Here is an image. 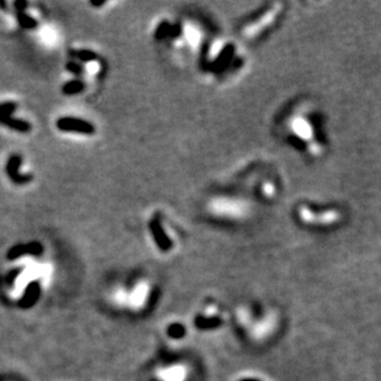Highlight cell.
Wrapping results in <instances>:
<instances>
[{
  "label": "cell",
  "mask_w": 381,
  "mask_h": 381,
  "mask_svg": "<svg viewBox=\"0 0 381 381\" xmlns=\"http://www.w3.org/2000/svg\"><path fill=\"white\" fill-rule=\"evenodd\" d=\"M149 298H151V286L144 281H138L131 290H129L127 310L132 312L142 311L149 304Z\"/></svg>",
  "instance_id": "7"
},
{
  "label": "cell",
  "mask_w": 381,
  "mask_h": 381,
  "mask_svg": "<svg viewBox=\"0 0 381 381\" xmlns=\"http://www.w3.org/2000/svg\"><path fill=\"white\" fill-rule=\"evenodd\" d=\"M0 124L1 125L8 126L9 129H12L14 131L20 132V133H28L31 131L32 126L29 121L23 119H15L12 116H6V118H0Z\"/></svg>",
  "instance_id": "13"
},
{
  "label": "cell",
  "mask_w": 381,
  "mask_h": 381,
  "mask_svg": "<svg viewBox=\"0 0 381 381\" xmlns=\"http://www.w3.org/2000/svg\"><path fill=\"white\" fill-rule=\"evenodd\" d=\"M283 15L284 4L281 3H269L263 6L262 9H258L239 21L237 30L239 39L243 42L259 41L274 30Z\"/></svg>",
  "instance_id": "5"
},
{
  "label": "cell",
  "mask_w": 381,
  "mask_h": 381,
  "mask_svg": "<svg viewBox=\"0 0 381 381\" xmlns=\"http://www.w3.org/2000/svg\"><path fill=\"white\" fill-rule=\"evenodd\" d=\"M292 219L298 226L315 231H329L342 227L347 220L346 208L338 204L300 200L292 206Z\"/></svg>",
  "instance_id": "3"
},
{
  "label": "cell",
  "mask_w": 381,
  "mask_h": 381,
  "mask_svg": "<svg viewBox=\"0 0 381 381\" xmlns=\"http://www.w3.org/2000/svg\"><path fill=\"white\" fill-rule=\"evenodd\" d=\"M149 231L152 233V237L155 239V243L160 250L163 252H168L172 250L173 242L168 237L167 232L163 228L160 215H153V217L149 222Z\"/></svg>",
  "instance_id": "10"
},
{
  "label": "cell",
  "mask_w": 381,
  "mask_h": 381,
  "mask_svg": "<svg viewBox=\"0 0 381 381\" xmlns=\"http://www.w3.org/2000/svg\"><path fill=\"white\" fill-rule=\"evenodd\" d=\"M248 57L239 41L217 37L200 52L199 67L205 80L210 83L225 84L233 78L242 76L247 68Z\"/></svg>",
  "instance_id": "2"
},
{
  "label": "cell",
  "mask_w": 381,
  "mask_h": 381,
  "mask_svg": "<svg viewBox=\"0 0 381 381\" xmlns=\"http://www.w3.org/2000/svg\"><path fill=\"white\" fill-rule=\"evenodd\" d=\"M155 376L158 381H186L188 369L184 364H171L158 368Z\"/></svg>",
  "instance_id": "11"
},
{
  "label": "cell",
  "mask_w": 381,
  "mask_h": 381,
  "mask_svg": "<svg viewBox=\"0 0 381 381\" xmlns=\"http://www.w3.org/2000/svg\"><path fill=\"white\" fill-rule=\"evenodd\" d=\"M127 298H129V290H126L124 287L115 290L111 295L113 304L118 309H127Z\"/></svg>",
  "instance_id": "16"
},
{
  "label": "cell",
  "mask_w": 381,
  "mask_h": 381,
  "mask_svg": "<svg viewBox=\"0 0 381 381\" xmlns=\"http://www.w3.org/2000/svg\"><path fill=\"white\" fill-rule=\"evenodd\" d=\"M28 6H29V3H28V1H25V0H18V1H15V3H14V8L17 9V12H25Z\"/></svg>",
  "instance_id": "20"
},
{
  "label": "cell",
  "mask_w": 381,
  "mask_h": 381,
  "mask_svg": "<svg viewBox=\"0 0 381 381\" xmlns=\"http://www.w3.org/2000/svg\"><path fill=\"white\" fill-rule=\"evenodd\" d=\"M105 4H107L105 0H102V1H94V0H91V1H90V6H94V8H100V6H105Z\"/></svg>",
  "instance_id": "21"
},
{
  "label": "cell",
  "mask_w": 381,
  "mask_h": 381,
  "mask_svg": "<svg viewBox=\"0 0 381 381\" xmlns=\"http://www.w3.org/2000/svg\"><path fill=\"white\" fill-rule=\"evenodd\" d=\"M205 208L210 216L226 222H244L253 213L250 200L243 195H235L232 193L214 194L208 199Z\"/></svg>",
  "instance_id": "6"
},
{
  "label": "cell",
  "mask_w": 381,
  "mask_h": 381,
  "mask_svg": "<svg viewBox=\"0 0 381 381\" xmlns=\"http://www.w3.org/2000/svg\"><path fill=\"white\" fill-rule=\"evenodd\" d=\"M66 69L68 72H71L72 74L77 76V77H80V76H82L84 73L83 66H82V65H79L77 62H74V61H69V62H67Z\"/></svg>",
  "instance_id": "19"
},
{
  "label": "cell",
  "mask_w": 381,
  "mask_h": 381,
  "mask_svg": "<svg viewBox=\"0 0 381 381\" xmlns=\"http://www.w3.org/2000/svg\"><path fill=\"white\" fill-rule=\"evenodd\" d=\"M56 126L60 131L74 132V133H82V135H94L96 133V126L89 121L83 119H78L73 116H62L57 120Z\"/></svg>",
  "instance_id": "8"
},
{
  "label": "cell",
  "mask_w": 381,
  "mask_h": 381,
  "mask_svg": "<svg viewBox=\"0 0 381 381\" xmlns=\"http://www.w3.org/2000/svg\"><path fill=\"white\" fill-rule=\"evenodd\" d=\"M0 6L3 8V9H6V4L4 3V1H0Z\"/></svg>",
  "instance_id": "22"
},
{
  "label": "cell",
  "mask_w": 381,
  "mask_h": 381,
  "mask_svg": "<svg viewBox=\"0 0 381 381\" xmlns=\"http://www.w3.org/2000/svg\"><path fill=\"white\" fill-rule=\"evenodd\" d=\"M23 164V157L15 153L9 157V160L6 164V173L8 178L12 180L14 184L25 185L29 184L32 182V174H21L20 173V167Z\"/></svg>",
  "instance_id": "9"
},
{
  "label": "cell",
  "mask_w": 381,
  "mask_h": 381,
  "mask_svg": "<svg viewBox=\"0 0 381 381\" xmlns=\"http://www.w3.org/2000/svg\"><path fill=\"white\" fill-rule=\"evenodd\" d=\"M18 105L17 102H6L0 104V118H6V116H12V113L17 111Z\"/></svg>",
  "instance_id": "18"
},
{
  "label": "cell",
  "mask_w": 381,
  "mask_h": 381,
  "mask_svg": "<svg viewBox=\"0 0 381 381\" xmlns=\"http://www.w3.org/2000/svg\"><path fill=\"white\" fill-rule=\"evenodd\" d=\"M276 132L283 144L303 160H320L329 147L325 115L307 100L295 102L283 111Z\"/></svg>",
  "instance_id": "1"
},
{
  "label": "cell",
  "mask_w": 381,
  "mask_h": 381,
  "mask_svg": "<svg viewBox=\"0 0 381 381\" xmlns=\"http://www.w3.org/2000/svg\"><path fill=\"white\" fill-rule=\"evenodd\" d=\"M17 19H18L19 26L21 29H24V30H34V29H36L39 26L37 20L30 17L28 12H17Z\"/></svg>",
  "instance_id": "15"
},
{
  "label": "cell",
  "mask_w": 381,
  "mask_h": 381,
  "mask_svg": "<svg viewBox=\"0 0 381 381\" xmlns=\"http://www.w3.org/2000/svg\"><path fill=\"white\" fill-rule=\"evenodd\" d=\"M239 184L248 185L254 202L274 204L284 191V183L279 173L272 168H246L239 172Z\"/></svg>",
  "instance_id": "4"
},
{
  "label": "cell",
  "mask_w": 381,
  "mask_h": 381,
  "mask_svg": "<svg viewBox=\"0 0 381 381\" xmlns=\"http://www.w3.org/2000/svg\"><path fill=\"white\" fill-rule=\"evenodd\" d=\"M85 89V83L80 79H73L71 82H67L62 87V93L65 96H72L80 94Z\"/></svg>",
  "instance_id": "14"
},
{
  "label": "cell",
  "mask_w": 381,
  "mask_h": 381,
  "mask_svg": "<svg viewBox=\"0 0 381 381\" xmlns=\"http://www.w3.org/2000/svg\"><path fill=\"white\" fill-rule=\"evenodd\" d=\"M71 54L74 57V58H78L82 62H85V63H89V62H94V61L98 60V54L91 51V50H78V51H71Z\"/></svg>",
  "instance_id": "17"
},
{
  "label": "cell",
  "mask_w": 381,
  "mask_h": 381,
  "mask_svg": "<svg viewBox=\"0 0 381 381\" xmlns=\"http://www.w3.org/2000/svg\"><path fill=\"white\" fill-rule=\"evenodd\" d=\"M42 244L39 242H30L28 244H18L14 246L12 250L8 252V258L10 261L21 258L24 254H31V256H40L42 253Z\"/></svg>",
  "instance_id": "12"
}]
</instances>
